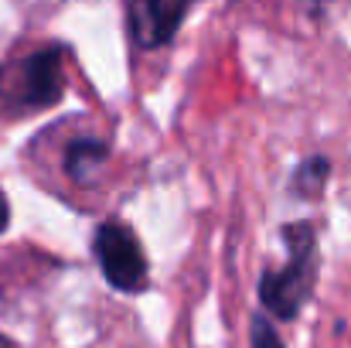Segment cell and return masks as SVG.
Instances as JSON below:
<instances>
[{
	"instance_id": "obj_1",
	"label": "cell",
	"mask_w": 351,
	"mask_h": 348,
	"mask_svg": "<svg viewBox=\"0 0 351 348\" xmlns=\"http://www.w3.org/2000/svg\"><path fill=\"white\" fill-rule=\"evenodd\" d=\"M283 239L290 242V259L280 270H269L259 283V301L269 314L293 321L311 301L317 283V239L311 226H287Z\"/></svg>"
},
{
	"instance_id": "obj_4",
	"label": "cell",
	"mask_w": 351,
	"mask_h": 348,
	"mask_svg": "<svg viewBox=\"0 0 351 348\" xmlns=\"http://www.w3.org/2000/svg\"><path fill=\"white\" fill-rule=\"evenodd\" d=\"M65 93L62 82V51L58 48H41L27 58L24 65V82H21V100L31 110H45L58 103Z\"/></svg>"
},
{
	"instance_id": "obj_5",
	"label": "cell",
	"mask_w": 351,
	"mask_h": 348,
	"mask_svg": "<svg viewBox=\"0 0 351 348\" xmlns=\"http://www.w3.org/2000/svg\"><path fill=\"white\" fill-rule=\"evenodd\" d=\"M106 157H110V147H106L103 140H96V137H79V140L69 143V150H65V171H69L72 181L86 185V181L96 178V171L106 164Z\"/></svg>"
},
{
	"instance_id": "obj_6",
	"label": "cell",
	"mask_w": 351,
	"mask_h": 348,
	"mask_svg": "<svg viewBox=\"0 0 351 348\" xmlns=\"http://www.w3.org/2000/svg\"><path fill=\"white\" fill-rule=\"evenodd\" d=\"M328 174H331V164H328L324 157L304 161V164L297 167V174H293V195H297V198H314V195H321V188L328 185Z\"/></svg>"
},
{
	"instance_id": "obj_7",
	"label": "cell",
	"mask_w": 351,
	"mask_h": 348,
	"mask_svg": "<svg viewBox=\"0 0 351 348\" xmlns=\"http://www.w3.org/2000/svg\"><path fill=\"white\" fill-rule=\"evenodd\" d=\"M249 348H283V338L276 335V328H273L263 314L252 318V328H249Z\"/></svg>"
},
{
	"instance_id": "obj_8",
	"label": "cell",
	"mask_w": 351,
	"mask_h": 348,
	"mask_svg": "<svg viewBox=\"0 0 351 348\" xmlns=\"http://www.w3.org/2000/svg\"><path fill=\"white\" fill-rule=\"evenodd\" d=\"M7 222H10V205H7V198H3V192H0V232L7 229Z\"/></svg>"
},
{
	"instance_id": "obj_9",
	"label": "cell",
	"mask_w": 351,
	"mask_h": 348,
	"mask_svg": "<svg viewBox=\"0 0 351 348\" xmlns=\"http://www.w3.org/2000/svg\"><path fill=\"white\" fill-rule=\"evenodd\" d=\"M0 348H10V338H3V335H0Z\"/></svg>"
},
{
	"instance_id": "obj_3",
	"label": "cell",
	"mask_w": 351,
	"mask_h": 348,
	"mask_svg": "<svg viewBox=\"0 0 351 348\" xmlns=\"http://www.w3.org/2000/svg\"><path fill=\"white\" fill-rule=\"evenodd\" d=\"M195 0H133L130 3V31L140 48H160L167 45Z\"/></svg>"
},
{
	"instance_id": "obj_2",
	"label": "cell",
	"mask_w": 351,
	"mask_h": 348,
	"mask_svg": "<svg viewBox=\"0 0 351 348\" xmlns=\"http://www.w3.org/2000/svg\"><path fill=\"white\" fill-rule=\"evenodd\" d=\"M96 259L103 266V277L110 287L123 294H136L147 287V256L133 229L123 222H103L96 232Z\"/></svg>"
}]
</instances>
